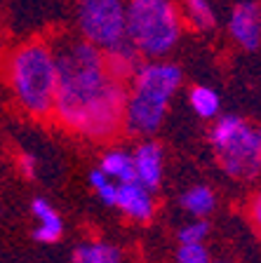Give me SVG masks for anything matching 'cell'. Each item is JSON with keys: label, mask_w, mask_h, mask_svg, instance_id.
I'll return each instance as SVG.
<instances>
[{"label": "cell", "mask_w": 261, "mask_h": 263, "mask_svg": "<svg viewBox=\"0 0 261 263\" xmlns=\"http://www.w3.org/2000/svg\"><path fill=\"white\" fill-rule=\"evenodd\" d=\"M188 106L193 113L202 120H214L221 113V97L217 89L205 87V85H196L188 89Z\"/></svg>", "instance_id": "15"}, {"label": "cell", "mask_w": 261, "mask_h": 263, "mask_svg": "<svg viewBox=\"0 0 261 263\" xmlns=\"http://www.w3.org/2000/svg\"><path fill=\"white\" fill-rule=\"evenodd\" d=\"M252 214H254V221L259 223V214H261V200L254 197V202H252Z\"/></svg>", "instance_id": "21"}, {"label": "cell", "mask_w": 261, "mask_h": 263, "mask_svg": "<svg viewBox=\"0 0 261 263\" xmlns=\"http://www.w3.org/2000/svg\"><path fill=\"white\" fill-rule=\"evenodd\" d=\"M229 35L245 52H256L261 45L259 0H238L229 16Z\"/></svg>", "instance_id": "7"}, {"label": "cell", "mask_w": 261, "mask_h": 263, "mask_svg": "<svg viewBox=\"0 0 261 263\" xmlns=\"http://www.w3.org/2000/svg\"><path fill=\"white\" fill-rule=\"evenodd\" d=\"M181 68L172 61H142L127 82L123 129L132 137H153L163 127L169 101L181 87Z\"/></svg>", "instance_id": "2"}, {"label": "cell", "mask_w": 261, "mask_h": 263, "mask_svg": "<svg viewBox=\"0 0 261 263\" xmlns=\"http://www.w3.org/2000/svg\"><path fill=\"white\" fill-rule=\"evenodd\" d=\"M7 78L16 101L33 118H49L57 92V61L47 40H26L12 49Z\"/></svg>", "instance_id": "3"}, {"label": "cell", "mask_w": 261, "mask_h": 263, "mask_svg": "<svg viewBox=\"0 0 261 263\" xmlns=\"http://www.w3.org/2000/svg\"><path fill=\"white\" fill-rule=\"evenodd\" d=\"M132 162H134V181L155 193L163 183L165 174V155L163 146L155 139H146L132 151Z\"/></svg>", "instance_id": "8"}, {"label": "cell", "mask_w": 261, "mask_h": 263, "mask_svg": "<svg viewBox=\"0 0 261 263\" xmlns=\"http://www.w3.org/2000/svg\"><path fill=\"white\" fill-rule=\"evenodd\" d=\"M31 212H33V216H36V221H38V226L33 230L36 242L52 245V242L61 240V235H64V219H61V214L49 204V200L36 197L31 202Z\"/></svg>", "instance_id": "10"}, {"label": "cell", "mask_w": 261, "mask_h": 263, "mask_svg": "<svg viewBox=\"0 0 261 263\" xmlns=\"http://www.w3.org/2000/svg\"><path fill=\"white\" fill-rule=\"evenodd\" d=\"M99 170L103 174L113 179L115 183H125V181H134V162H132V153L125 148H111L101 155Z\"/></svg>", "instance_id": "14"}, {"label": "cell", "mask_w": 261, "mask_h": 263, "mask_svg": "<svg viewBox=\"0 0 261 263\" xmlns=\"http://www.w3.org/2000/svg\"><path fill=\"white\" fill-rule=\"evenodd\" d=\"M52 52L57 61L52 115L78 137L111 141L123 129L127 85L106 71L103 52L80 35L59 38Z\"/></svg>", "instance_id": "1"}, {"label": "cell", "mask_w": 261, "mask_h": 263, "mask_svg": "<svg viewBox=\"0 0 261 263\" xmlns=\"http://www.w3.org/2000/svg\"><path fill=\"white\" fill-rule=\"evenodd\" d=\"M186 12V22L196 31H214L217 28V12L210 0H181Z\"/></svg>", "instance_id": "16"}, {"label": "cell", "mask_w": 261, "mask_h": 263, "mask_svg": "<svg viewBox=\"0 0 261 263\" xmlns=\"http://www.w3.org/2000/svg\"><path fill=\"white\" fill-rule=\"evenodd\" d=\"M210 237V221L207 219H193L184 223L177 233L179 245H188V242H205Z\"/></svg>", "instance_id": "18"}, {"label": "cell", "mask_w": 261, "mask_h": 263, "mask_svg": "<svg viewBox=\"0 0 261 263\" xmlns=\"http://www.w3.org/2000/svg\"><path fill=\"white\" fill-rule=\"evenodd\" d=\"M177 263H210L212 254L205 247V242H188V245H179L177 254H174Z\"/></svg>", "instance_id": "17"}, {"label": "cell", "mask_w": 261, "mask_h": 263, "mask_svg": "<svg viewBox=\"0 0 261 263\" xmlns=\"http://www.w3.org/2000/svg\"><path fill=\"white\" fill-rule=\"evenodd\" d=\"M210 143L231 179L250 181L261 170V134L242 115H221L212 120Z\"/></svg>", "instance_id": "5"}, {"label": "cell", "mask_w": 261, "mask_h": 263, "mask_svg": "<svg viewBox=\"0 0 261 263\" xmlns=\"http://www.w3.org/2000/svg\"><path fill=\"white\" fill-rule=\"evenodd\" d=\"M184 16L174 0H125V40L146 61L165 59L179 45Z\"/></svg>", "instance_id": "4"}, {"label": "cell", "mask_w": 261, "mask_h": 263, "mask_svg": "<svg viewBox=\"0 0 261 263\" xmlns=\"http://www.w3.org/2000/svg\"><path fill=\"white\" fill-rule=\"evenodd\" d=\"M139 64H142V57H139V52H136L127 40L103 52V66H106V71H109L115 80L125 82V85L130 82V78L134 76Z\"/></svg>", "instance_id": "11"}, {"label": "cell", "mask_w": 261, "mask_h": 263, "mask_svg": "<svg viewBox=\"0 0 261 263\" xmlns=\"http://www.w3.org/2000/svg\"><path fill=\"white\" fill-rule=\"evenodd\" d=\"M19 170L26 179H33L36 176V170H38V160L33 158L31 153H22L19 155Z\"/></svg>", "instance_id": "20"}, {"label": "cell", "mask_w": 261, "mask_h": 263, "mask_svg": "<svg viewBox=\"0 0 261 263\" xmlns=\"http://www.w3.org/2000/svg\"><path fill=\"white\" fill-rule=\"evenodd\" d=\"M97 197L101 200L106 207H115V197H118V183L113 179H106L99 188H94Z\"/></svg>", "instance_id": "19"}, {"label": "cell", "mask_w": 261, "mask_h": 263, "mask_svg": "<svg viewBox=\"0 0 261 263\" xmlns=\"http://www.w3.org/2000/svg\"><path fill=\"white\" fill-rule=\"evenodd\" d=\"M179 204L193 219H207L217 209V193L210 186H202V183L200 186H190L181 193Z\"/></svg>", "instance_id": "13"}, {"label": "cell", "mask_w": 261, "mask_h": 263, "mask_svg": "<svg viewBox=\"0 0 261 263\" xmlns=\"http://www.w3.org/2000/svg\"><path fill=\"white\" fill-rule=\"evenodd\" d=\"M115 207L136 223H148L155 216V193H151L136 181L118 183Z\"/></svg>", "instance_id": "9"}, {"label": "cell", "mask_w": 261, "mask_h": 263, "mask_svg": "<svg viewBox=\"0 0 261 263\" xmlns=\"http://www.w3.org/2000/svg\"><path fill=\"white\" fill-rule=\"evenodd\" d=\"M80 38L101 52L125 43V0H76Z\"/></svg>", "instance_id": "6"}, {"label": "cell", "mask_w": 261, "mask_h": 263, "mask_svg": "<svg viewBox=\"0 0 261 263\" xmlns=\"http://www.w3.org/2000/svg\"><path fill=\"white\" fill-rule=\"evenodd\" d=\"M210 263H231V261H226V258H219V261H210Z\"/></svg>", "instance_id": "22"}, {"label": "cell", "mask_w": 261, "mask_h": 263, "mask_svg": "<svg viewBox=\"0 0 261 263\" xmlns=\"http://www.w3.org/2000/svg\"><path fill=\"white\" fill-rule=\"evenodd\" d=\"M73 263H123V249L106 240L80 242L73 249Z\"/></svg>", "instance_id": "12"}]
</instances>
